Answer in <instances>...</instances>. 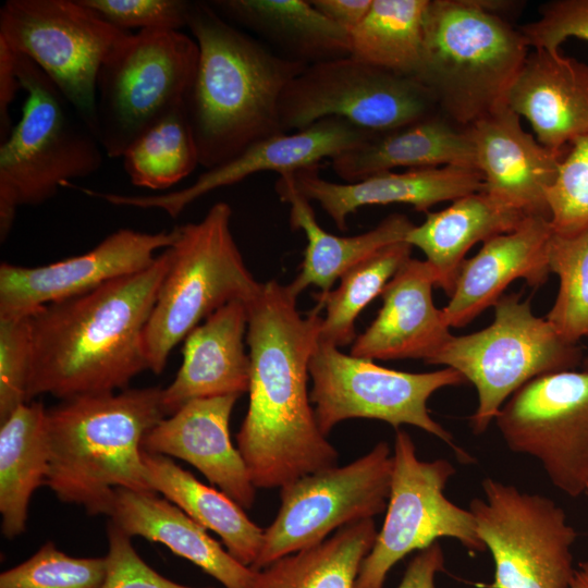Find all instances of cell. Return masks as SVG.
Instances as JSON below:
<instances>
[{"instance_id":"cell-1","label":"cell","mask_w":588,"mask_h":588,"mask_svg":"<svg viewBox=\"0 0 588 588\" xmlns=\"http://www.w3.org/2000/svg\"><path fill=\"white\" fill-rule=\"evenodd\" d=\"M296 299L287 285L271 280L247 304L249 403L236 448L256 489L282 488L339 461L318 427L307 388L322 308L303 317Z\"/></svg>"},{"instance_id":"cell-2","label":"cell","mask_w":588,"mask_h":588,"mask_svg":"<svg viewBox=\"0 0 588 588\" xmlns=\"http://www.w3.org/2000/svg\"><path fill=\"white\" fill-rule=\"evenodd\" d=\"M170 261L168 247L148 268L33 315L27 402L122 391L147 369L144 331Z\"/></svg>"},{"instance_id":"cell-3","label":"cell","mask_w":588,"mask_h":588,"mask_svg":"<svg viewBox=\"0 0 588 588\" xmlns=\"http://www.w3.org/2000/svg\"><path fill=\"white\" fill-rule=\"evenodd\" d=\"M187 27L199 56L184 110L199 166L207 170L257 142L283 134L282 91L307 65L235 27L208 1H192Z\"/></svg>"},{"instance_id":"cell-4","label":"cell","mask_w":588,"mask_h":588,"mask_svg":"<svg viewBox=\"0 0 588 588\" xmlns=\"http://www.w3.org/2000/svg\"><path fill=\"white\" fill-rule=\"evenodd\" d=\"M161 394L159 387L124 389L75 396L47 409L46 485L60 501L110 516L117 488L155 492L142 442L167 417Z\"/></svg>"},{"instance_id":"cell-5","label":"cell","mask_w":588,"mask_h":588,"mask_svg":"<svg viewBox=\"0 0 588 588\" xmlns=\"http://www.w3.org/2000/svg\"><path fill=\"white\" fill-rule=\"evenodd\" d=\"M506 1L429 0L417 78L439 111L468 127L506 105L529 46L502 15Z\"/></svg>"},{"instance_id":"cell-6","label":"cell","mask_w":588,"mask_h":588,"mask_svg":"<svg viewBox=\"0 0 588 588\" xmlns=\"http://www.w3.org/2000/svg\"><path fill=\"white\" fill-rule=\"evenodd\" d=\"M15 69L26 100L0 145L1 242L19 207L41 205L64 183L94 174L105 154L95 132L30 59L15 52Z\"/></svg>"},{"instance_id":"cell-7","label":"cell","mask_w":588,"mask_h":588,"mask_svg":"<svg viewBox=\"0 0 588 588\" xmlns=\"http://www.w3.org/2000/svg\"><path fill=\"white\" fill-rule=\"evenodd\" d=\"M231 207L216 203L198 222L176 226L171 261L144 331L147 369L161 373L179 342L219 308L248 304L257 282L231 231Z\"/></svg>"},{"instance_id":"cell-8","label":"cell","mask_w":588,"mask_h":588,"mask_svg":"<svg viewBox=\"0 0 588 588\" xmlns=\"http://www.w3.org/2000/svg\"><path fill=\"white\" fill-rule=\"evenodd\" d=\"M492 322L470 334L452 335L426 362L450 367L463 375L477 392L470 417L475 434H482L504 403L532 379L574 369L583 360L581 348L562 338L544 318L532 313L519 293L503 295L493 306Z\"/></svg>"},{"instance_id":"cell-9","label":"cell","mask_w":588,"mask_h":588,"mask_svg":"<svg viewBox=\"0 0 588 588\" xmlns=\"http://www.w3.org/2000/svg\"><path fill=\"white\" fill-rule=\"evenodd\" d=\"M199 50L181 30L139 29L108 57L97 78L98 138L123 157L149 127L184 105Z\"/></svg>"},{"instance_id":"cell-10","label":"cell","mask_w":588,"mask_h":588,"mask_svg":"<svg viewBox=\"0 0 588 588\" xmlns=\"http://www.w3.org/2000/svg\"><path fill=\"white\" fill-rule=\"evenodd\" d=\"M309 378L310 402L323 436L351 418L382 420L395 429L411 425L445 442L461 461L470 462V456L454 443L450 431L431 418L427 407L429 397L438 390L467 382L455 369L400 371L317 342L309 362Z\"/></svg>"},{"instance_id":"cell-11","label":"cell","mask_w":588,"mask_h":588,"mask_svg":"<svg viewBox=\"0 0 588 588\" xmlns=\"http://www.w3.org/2000/svg\"><path fill=\"white\" fill-rule=\"evenodd\" d=\"M130 34L79 0H8L0 9V40L32 60L97 137L98 74Z\"/></svg>"},{"instance_id":"cell-12","label":"cell","mask_w":588,"mask_h":588,"mask_svg":"<svg viewBox=\"0 0 588 588\" xmlns=\"http://www.w3.org/2000/svg\"><path fill=\"white\" fill-rule=\"evenodd\" d=\"M417 78L385 71L352 56L307 65L282 91L283 133L339 118L373 134L391 132L439 113Z\"/></svg>"},{"instance_id":"cell-13","label":"cell","mask_w":588,"mask_h":588,"mask_svg":"<svg viewBox=\"0 0 588 588\" xmlns=\"http://www.w3.org/2000/svg\"><path fill=\"white\" fill-rule=\"evenodd\" d=\"M469 504L477 534L492 555L493 580L481 588H571L576 530L554 501L493 478Z\"/></svg>"},{"instance_id":"cell-14","label":"cell","mask_w":588,"mask_h":588,"mask_svg":"<svg viewBox=\"0 0 588 588\" xmlns=\"http://www.w3.org/2000/svg\"><path fill=\"white\" fill-rule=\"evenodd\" d=\"M391 489L383 525L362 562L354 588H383L392 567L438 539H456L471 553L486 547L469 510L444 494L454 466L444 458L421 461L411 436L396 429Z\"/></svg>"},{"instance_id":"cell-15","label":"cell","mask_w":588,"mask_h":588,"mask_svg":"<svg viewBox=\"0 0 588 588\" xmlns=\"http://www.w3.org/2000/svg\"><path fill=\"white\" fill-rule=\"evenodd\" d=\"M392 470L391 449L381 441L347 465L308 474L280 488L281 505L264 529L262 546L250 568L259 571L321 543L334 530L382 513Z\"/></svg>"},{"instance_id":"cell-16","label":"cell","mask_w":588,"mask_h":588,"mask_svg":"<svg viewBox=\"0 0 588 588\" xmlns=\"http://www.w3.org/2000/svg\"><path fill=\"white\" fill-rule=\"evenodd\" d=\"M506 445L536 458L571 498L588 491V370L537 377L517 390L494 419Z\"/></svg>"},{"instance_id":"cell-17","label":"cell","mask_w":588,"mask_h":588,"mask_svg":"<svg viewBox=\"0 0 588 588\" xmlns=\"http://www.w3.org/2000/svg\"><path fill=\"white\" fill-rule=\"evenodd\" d=\"M177 229L156 233L120 229L85 254L38 267L0 265V318L32 317L112 280L139 272L170 247Z\"/></svg>"},{"instance_id":"cell-18","label":"cell","mask_w":588,"mask_h":588,"mask_svg":"<svg viewBox=\"0 0 588 588\" xmlns=\"http://www.w3.org/2000/svg\"><path fill=\"white\" fill-rule=\"evenodd\" d=\"M372 135L345 120L327 118L307 128L257 142L231 160L207 169L193 184L179 191L159 195H121L82 187L81 192L117 206L161 209L176 218L188 205L212 191L259 172L272 171L281 175L316 167L321 160H331Z\"/></svg>"},{"instance_id":"cell-19","label":"cell","mask_w":588,"mask_h":588,"mask_svg":"<svg viewBox=\"0 0 588 588\" xmlns=\"http://www.w3.org/2000/svg\"><path fill=\"white\" fill-rule=\"evenodd\" d=\"M483 192L526 216L549 217L547 193L565 154L554 152L526 132L520 117L501 106L468 126Z\"/></svg>"},{"instance_id":"cell-20","label":"cell","mask_w":588,"mask_h":588,"mask_svg":"<svg viewBox=\"0 0 588 588\" xmlns=\"http://www.w3.org/2000/svg\"><path fill=\"white\" fill-rule=\"evenodd\" d=\"M238 397L223 395L186 403L145 434L142 450L189 463L243 509H250L256 487L229 430Z\"/></svg>"},{"instance_id":"cell-21","label":"cell","mask_w":588,"mask_h":588,"mask_svg":"<svg viewBox=\"0 0 588 588\" xmlns=\"http://www.w3.org/2000/svg\"><path fill=\"white\" fill-rule=\"evenodd\" d=\"M317 168L294 172V187L307 200L317 201L341 231L347 229V218L362 207L406 204L427 213L436 204L483 191L482 175L476 168L446 166L385 171L344 184L322 179Z\"/></svg>"},{"instance_id":"cell-22","label":"cell","mask_w":588,"mask_h":588,"mask_svg":"<svg viewBox=\"0 0 588 588\" xmlns=\"http://www.w3.org/2000/svg\"><path fill=\"white\" fill-rule=\"evenodd\" d=\"M553 229L549 217H527L515 230L489 238L461 266L449 303L442 308L450 328L470 323L493 307L506 287L523 279L534 287L546 283L550 269L549 244Z\"/></svg>"},{"instance_id":"cell-23","label":"cell","mask_w":588,"mask_h":588,"mask_svg":"<svg viewBox=\"0 0 588 588\" xmlns=\"http://www.w3.org/2000/svg\"><path fill=\"white\" fill-rule=\"evenodd\" d=\"M436 280L426 260H406L383 289L382 306L350 354L366 359H430L452 336L436 307Z\"/></svg>"},{"instance_id":"cell-24","label":"cell","mask_w":588,"mask_h":588,"mask_svg":"<svg viewBox=\"0 0 588 588\" xmlns=\"http://www.w3.org/2000/svg\"><path fill=\"white\" fill-rule=\"evenodd\" d=\"M506 105L529 122L541 145L565 154L588 134V64L560 50L534 49L509 90Z\"/></svg>"},{"instance_id":"cell-25","label":"cell","mask_w":588,"mask_h":588,"mask_svg":"<svg viewBox=\"0 0 588 588\" xmlns=\"http://www.w3.org/2000/svg\"><path fill=\"white\" fill-rule=\"evenodd\" d=\"M247 322V304L234 301L185 338L182 365L171 384L162 389L166 416L194 400L248 392L250 360L244 344Z\"/></svg>"},{"instance_id":"cell-26","label":"cell","mask_w":588,"mask_h":588,"mask_svg":"<svg viewBox=\"0 0 588 588\" xmlns=\"http://www.w3.org/2000/svg\"><path fill=\"white\" fill-rule=\"evenodd\" d=\"M110 520L126 536L166 546L224 588H248L255 571L235 560L207 529L157 492L117 488Z\"/></svg>"},{"instance_id":"cell-27","label":"cell","mask_w":588,"mask_h":588,"mask_svg":"<svg viewBox=\"0 0 588 588\" xmlns=\"http://www.w3.org/2000/svg\"><path fill=\"white\" fill-rule=\"evenodd\" d=\"M331 166L346 183H354L400 167L476 168V156L468 127L439 112L401 128L373 134L357 147L333 157Z\"/></svg>"},{"instance_id":"cell-28","label":"cell","mask_w":588,"mask_h":588,"mask_svg":"<svg viewBox=\"0 0 588 588\" xmlns=\"http://www.w3.org/2000/svg\"><path fill=\"white\" fill-rule=\"evenodd\" d=\"M293 173L279 175L275 191L282 201L290 204V223L294 230H303L307 246L297 277L287 284L298 295L310 285L321 293L332 285L350 268L379 249L405 241L415 225L406 216L392 213L373 229L354 236H339L323 230L317 222L310 201L294 187Z\"/></svg>"},{"instance_id":"cell-29","label":"cell","mask_w":588,"mask_h":588,"mask_svg":"<svg viewBox=\"0 0 588 588\" xmlns=\"http://www.w3.org/2000/svg\"><path fill=\"white\" fill-rule=\"evenodd\" d=\"M527 217L482 191L463 196L440 211L427 212L405 241L424 253L436 286L451 296L467 252L479 242L515 230Z\"/></svg>"},{"instance_id":"cell-30","label":"cell","mask_w":588,"mask_h":588,"mask_svg":"<svg viewBox=\"0 0 588 588\" xmlns=\"http://www.w3.org/2000/svg\"><path fill=\"white\" fill-rule=\"evenodd\" d=\"M226 21L253 30L278 54L310 65L351 54L350 34L310 0H215Z\"/></svg>"},{"instance_id":"cell-31","label":"cell","mask_w":588,"mask_h":588,"mask_svg":"<svg viewBox=\"0 0 588 588\" xmlns=\"http://www.w3.org/2000/svg\"><path fill=\"white\" fill-rule=\"evenodd\" d=\"M146 478L151 489L184 511L207 530L215 531L228 552L250 567L264 539V529L222 491L209 487L171 457L143 451Z\"/></svg>"},{"instance_id":"cell-32","label":"cell","mask_w":588,"mask_h":588,"mask_svg":"<svg viewBox=\"0 0 588 588\" xmlns=\"http://www.w3.org/2000/svg\"><path fill=\"white\" fill-rule=\"evenodd\" d=\"M1 531L14 539L26 528L33 493L49 470L47 408L27 402L0 422Z\"/></svg>"},{"instance_id":"cell-33","label":"cell","mask_w":588,"mask_h":588,"mask_svg":"<svg viewBox=\"0 0 588 588\" xmlns=\"http://www.w3.org/2000/svg\"><path fill=\"white\" fill-rule=\"evenodd\" d=\"M377 534L373 518L342 527L321 543L255 571L248 588H354Z\"/></svg>"},{"instance_id":"cell-34","label":"cell","mask_w":588,"mask_h":588,"mask_svg":"<svg viewBox=\"0 0 588 588\" xmlns=\"http://www.w3.org/2000/svg\"><path fill=\"white\" fill-rule=\"evenodd\" d=\"M429 0H372L350 34L352 57L396 74L415 77L424 46Z\"/></svg>"},{"instance_id":"cell-35","label":"cell","mask_w":588,"mask_h":588,"mask_svg":"<svg viewBox=\"0 0 588 588\" xmlns=\"http://www.w3.org/2000/svg\"><path fill=\"white\" fill-rule=\"evenodd\" d=\"M413 246L406 241L390 244L344 272L334 291L319 293L321 317L318 342L338 348L353 344L355 321L365 307L381 295L388 282L411 258Z\"/></svg>"},{"instance_id":"cell-36","label":"cell","mask_w":588,"mask_h":588,"mask_svg":"<svg viewBox=\"0 0 588 588\" xmlns=\"http://www.w3.org/2000/svg\"><path fill=\"white\" fill-rule=\"evenodd\" d=\"M199 166L198 150L184 105L145 131L123 155L132 184L166 189Z\"/></svg>"},{"instance_id":"cell-37","label":"cell","mask_w":588,"mask_h":588,"mask_svg":"<svg viewBox=\"0 0 588 588\" xmlns=\"http://www.w3.org/2000/svg\"><path fill=\"white\" fill-rule=\"evenodd\" d=\"M548 262L560 285L546 319L562 338L577 344L588 339V226L569 235L553 232Z\"/></svg>"},{"instance_id":"cell-38","label":"cell","mask_w":588,"mask_h":588,"mask_svg":"<svg viewBox=\"0 0 588 588\" xmlns=\"http://www.w3.org/2000/svg\"><path fill=\"white\" fill-rule=\"evenodd\" d=\"M106 556L77 558L47 541L24 562L0 574V588H100Z\"/></svg>"},{"instance_id":"cell-39","label":"cell","mask_w":588,"mask_h":588,"mask_svg":"<svg viewBox=\"0 0 588 588\" xmlns=\"http://www.w3.org/2000/svg\"><path fill=\"white\" fill-rule=\"evenodd\" d=\"M547 205L553 232L569 235L588 226V134L567 148Z\"/></svg>"},{"instance_id":"cell-40","label":"cell","mask_w":588,"mask_h":588,"mask_svg":"<svg viewBox=\"0 0 588 588\" xmlns=\"http://www.w3.org/2000/svg\"><path fill=\"white\" fill-rule=\"evenodd\" d=\"M32 358L30 317L0 318V422L27 403Z\"/></svg>"},{"instance_id":"cell-41","label":"cell","mask_w":588,"mask_h":588,"mask_svg":"<svg viewBox=\"0 0 588 588\" xmlns=\"http://www.w3.org/2000/svg\"><path fill=\"white\" fill-rule=\"evenodd\" d=\"M111 25L131 28L180 30L187 27L192 1L186 0H79Z\"/></svg>"},{"instance_id":"cell-42","label":"cell","mask_w":588,"mask_h":588,"mask_svg":"<svg viewBox=\"0 0 588 588\" xmlns=\"http://www.w3.org/2000/svg\"><path fill=\"white\" fill-rule=\"evenodd\" d=\"M539 17L519 27L529 48L560 50L571 37L588 41V0H553L539 8Z\"/></svg>"},{"instance_id":"cell-43","label":"cell","mask_w":588,"mask_h":588,"mask_svg":"<svg viewBox=\"0 0 588 588\" xmlns=\"http://www.w3.org/2000/svg\"><path fill=\"white\" fill-rule=\"evenodd\" d=\"M107 569L100 588H195L170 580L150 567L111 520L107 525Z\"/></svg>"},{"instance_id":"cell-44","label":"cell","mask_w":588,"mask_h":588,"mask_svg":"<svg viewBox=\"0 0 588 588\" xmlns=\"http://www.w3.org/2000/svg\"><path fill=\"white\" fill-rule=\"evenodd\" d=\"M444 553L437 541L409 562L397 588H436V577L444 571Z\"/></svg>"},{"instance_id":"cell-45","label":"cell","mask_w":588,"mask_h":588,"mask_svg":"<svg viewBox=\"0 0 588 588\" xmlns=\"http://www.w3.org/2000/svg\"><path fill=\"white\" fill-rule=\"evenodd\" d=\"M22 89L15 69V52L0 40V137L4 140L11 130L9 109Z\"/></svg>"},{"instance_id":"cell-46","label":"cell","mask_w":588,"mask_h":588,"mask_svg":"<svg viewBox=\"0 0 588 588\" xmlns=\"http://www.w3.org/2000/svg\"><path fill=\"white\" fill-rule=\"evenodd\" d=\"M327 19L351 34L368 13L372 0H310Z\"/></svg>"},{"instance_id":"cell-47","label":"cell","mask_w":588,"mask_h":588,"mask_svg":"<svg viewBox=\"0 0 588 588\" xmlns=\"http://www.w3.org/2000/svg\"><path fill=\"white\" fill-rule=\"evenodd\" d=\"M571 588H588V561L579 563L575 568Z\"/></svg>"},{"instance_id":"cell-48","label":"cell","mask_w":588,"mask_h":588,"mask_svg":"<svg viewBox=\"0 0 588 588\" xmlns=\"http://www.w3.org/2000/svg\"><path fill=\"white\" fill-rule=\"evenodd\" d=\"M584 366H585V369L588 370V357L584 359Z\"/></svg>"},{"instance_id":"cell-49","label":"cell","mask_w":588,"mask_h":588,"mask_svg":"<svg viewBox=\"0 0 588 588\" xmlns=\"http://www.w3.org/2000/svg\"><path fill=\"white\" fill-rule=\"evenodd\" d=\"M588 492V491H587Z\"/></svg>"}]
</instances>
